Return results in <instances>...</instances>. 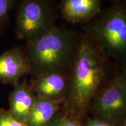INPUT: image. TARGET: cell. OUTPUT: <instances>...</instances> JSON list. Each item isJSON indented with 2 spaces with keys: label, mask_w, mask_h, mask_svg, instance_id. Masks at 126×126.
I'll list each match as a JSON object with an SVG mask.
<instances>
[{
  "label": "cell",
  "mask_w": 126,
  "mask_h": 126,
  "mask_svg": "<svg viewBox=\"0 0 126 126\" xmlns=\"http://www.w3.org/2000/svg\"><path fill=\"white\" fill-rule=\"evenodd\" d=\"M103 57L88 39H80L65 100L67 116L77 119L86 112L104 77Z\"/></svg>",
  "instance_id": "cell-1"
},
{
  "label": "cell",
  "mask_w": 126,
  "mask_h": 126,
  "mask_svg": "<svg viewBox=\"0 0 126 126\" xmlns=\"http://www.w3.org/2000/svg\"><path fill=\"white\" fill-rule=\"evenodd\" d=\"M79 40L71 31L54 25L26 43L25 52L31 73L35 76L50 72H64L71 67Z\"/></svg>",
  "instance_id": "cell-2"
},
{
  "label": "cell",
  "mask_w": 126,
  "mask_h": 126,
  "mask_svg": "<svg viewBox=\"0 0 126 126\" xmlns=\"http://www.w3.org/2000/svg\"><path fill=\"white\" fill-rule=\"evenodd\" d=\"M89 40L104 57L126 64V1L111 7L91 25Z\"/></svg>",
  "instance_id": "cell-3"
},
{
  "label": "cell",
  "mask_w": 126,
  "mask_h": 126,
  "mask_svg": "<svg viewBox=\"0 0 126 126\" xmlns=\"http://www.w3.org/2000/svg\"><path fill=\"white\" fill-rule=\"evenodd\" d=\"M91 104L96 119L111 126L122 125L126 117V72L116 75Z\"/></svg>",
  "instance_id": "cell-4"
},
{
  "label": "cell",
  "mask_w": 126,
  "mask_h": 126,
  "mask_svg": "<svg viewBox=\"0 0 126 126\" xmlns=\"http://www.w3.org/2000/svg\"><path fill=\"white\" fill-rule=\"evenodd\" d=\"M54 26L53 12L49 3L40 0H24L16 14L15 34L26 43L37 38Z\"/></svg>",
  "instance_id": "cell-5"
},
{
  "label": "cell",
  "mask_w": 126,
  "mask_h": 126,
  "mask_svg": "<svg viewBox=\"0 0 126 126\" xmlns=\"http://www.w3.org/2000/svg\"><path fill=\"white\" fill-rule=\"evenodd\" d=\"M70 79L63 72H50L35 75L30 86L36 95L61 102L67 99Z\"/></svg>",
  "instance_id": "cell-6"
},
{
  "label": "cell",
  "mask_w": 126,
  "mask_h": 126,
  "mask_svg": "<svg viewBox=\"0 0 126 126\" xmlns=\"http://www.w3.org/2000/svg\"><path fill=\"white\" fill-rule=\"evenodd\" d=\"M31 73L25 51L15 47L0 54V82L15 86L22 77Z\"/></svg>",
  "instance_id": "cell-7"
},
{
  "label": "cell",
  "mask_w": 126,
  "mask_h": 126,
  "mask_svg": "<svg viewBox=\"0 0 126 126\" xmlns=\"http://www.w3.org/2000/svg\"><path fill=\"white\" fill-rule=\"evenodd\" d=\"M36 97V94L30 85L23 80L10 94L9 113L15 119L25 124Z\"/></svg>",
  "instance_id": "cell-8"
},
{
  "label": "cell",
  "mask_w": 126,
  "mask_h": 126,
  "mask_svg": "<svg viewBox=\"0 0 126 126\" xmlns=\"http://www.w3.org/2000/svg\"><path fill=\"white\" fill-rule=\"evenodd\" d=\"M100 9L99 0H65L61 5L63 16L74 23L89 21L100 13Z\"/></svg>",
  "instance_id": "cell-9"
},
{
  "label": "cell",
  "mask_w": 126,
  "mask_h": 126,
  "mask_svg": "<svg viewBox=\"0 0 126 126\" xmlns=\"http://www.w3.org/2000/svg\"><path fill=\"white\" fill-rule=\"evenodd\" d=\"M60 104V102L36 95L25 125L47 126L56 115Z\"/></svg>",
  "instance_id": "cell-10"
},
{
  "label": "cell",
  "mask_w": 126,
  "mask_h": 126,
  "mask_svg": "<svg viewBox=\"0 0 126 126\" xmlns=\"http://www.w3.org/2000/svg\"><path fill=\"white\" fill-rule=\"evenodd\" d=\"M16 3L15 0H0V33L5 30L8 22L9 12Z\"/></svg>",
  "instance_id": "cell-11"
},
{
  "label": "cell",
  "mask_w": 126,
  "mask_h": 126,
  "mask_svg": "<svg viewBox=\"0 0 126 126\" xmlns=\"http://www.w3.org/2000/svg\"><path fill=\"white\" fill-rule=\"evenodd\" d=\"M47 126H83L75 118L71 116H57V115L51 120Z\"/></svg>",
  "instance_id": "cell-12"
},
{
  "label": "cell",
  "mask_w": 126,
  "mask_h": 126,
  "mask_svg": "<svg viewBox=\"0 0 126 126\" xmlns=\"http://www.w3.org/2000/svg\"><path fill=\"white\" fill-rule=\"evenodd\" d=\"M0 126H26L25 124L15 119L9 110L0 109Z\"/></svg>",
  "instance_id": "cell-13"
},
{
  "label": "cell",
  "mask_w": 126,
  "mask_h": 126,
  "mask_svg": "<svg viewBox=\"0 0 126 126\" xmlns=\"http://www.w3.org/2000/svg\"><path fill=\"white\" fill-rule=\"evenodd\" d=\"M83 126H111L103 121L99 120L97 119H91L89 120L86 124Z\"/></svg>",
  "instance_id": "cell-14"
},
{
  "label": "cell",
  "mask_w": 126,
  "mask_h": 126,
  "mask_svg": "<svg viewBox=\"0 0 126 126\" xmlns=\"http://www.w3.org/2000/svg\"><path fill=\"white\" fill-rule=\"evenodd\" d=\"M121 126H126V119H124V122H123V123L122 125H121Z\"/></svg>",
  "instance_id": "cell-15"
}]
</instances>
